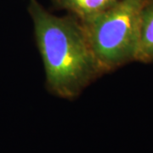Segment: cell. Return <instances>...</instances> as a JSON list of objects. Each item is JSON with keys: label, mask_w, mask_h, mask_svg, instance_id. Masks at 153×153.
<instances>
[{"label": "cell", "mask_w": 153, "mask_h": 153, "mask_svg": "<svg viewBox=\"0 0 153 153\" xmlns=\"http://www.w3.org/2000/svg\"><path fill=\"white\" fill-rule=\"evenodd\" d=\"M29 13L49 89L62 98H74L101 69L88 42L81 22L49 13L30 0Z\"/></svg>", "instance_id": "cell-1"}, {"label": "cell", "mask_w": 153, "mask_h": 153, "mask_svg": "<svg viewBox=\"0 0 153 153\" xmlns=\"http://www.w3.org/2000/svg\"><path fill=\"white\" fill-rule=\"evenodd\" d=\"M146 0H119L107 10L81 22L101 71L135 60L140 18Z\"/></svg>", "instance_id": "cell-2"}, {"label": "cell", "mask_w": 153, "mask_h": 153, "mask_svg": "<svg viewBox=\"0 0 153 153\" xmlns=\"http://www.w3.org/2000/svg\"><path fill=\"white\" fill-rule=\"evenodd\" d=\"M135 60L153 61V0H146L141 10Z\"/></svg>", "instance_id": "cell-3"}, {"label": "cell", "mask_w": 153, "mask_h": 153, "mask_svg": "<svg viewBox=\"0 0 153 153\" xmlns=\"http://www.w3.org/2000/svg\"><path fill=\"white\" fill-rule=\"evenodd\" d=\"M57 5L69 11L81 22L107 10L119 0H55Z\"/></svg>", "instance_id": "cell-4"}]
</instances>
